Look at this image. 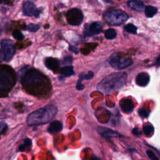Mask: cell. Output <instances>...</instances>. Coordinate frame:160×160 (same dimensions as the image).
<instances>
[{
  "mask_svg": "<svg viewBox=\"0 0 160 160\" xmlns=\"http://www.w3.org/2000/svg\"><path fill=\"white\" fill-rule=\"evenodd\" d=\"M98 132L99 134L102 136L104 138H116V137H119L121 135L117 132L116 131H113L112 129L106 128V127H102L99 126L97 128Z\"/></svg>",
  "mask_w": 160,
  "mask_h": 160,
  "instance_id": "obj_11",
  "label": "cell"
},
{
  "mask_svg": "<svg viewBox=\"0 0 160 160\" xmlns=\"http://www.w3.org/2000/svg\"><path fill=\"white\" fill-rule=\"evenodd\" d=\"M94 76V72L92 71H89L88 73H84V79H90Z\"/></svg>",
  "mask_w": 160,
  "mask_h": 160,
  "instance_id": "obj_27",
  "label": "cell"
},
{
  "mask_svg": "<svg viewBox=\"0 0 160 160\" xmlns=\"http://www.w3.org/2000/svg\"><path fill=\"white\" fill-rule=\"evenodd\" d=\"M4 61V56L1 49H0V62Z\"/></svg>",
  "mask_w": 160,
  "mask_h": 160,
  "instance_id": "obj_32",
  "label": "cell"
},
{
  "mask_svg": "<svg viewBox=\"0 0 160 160\" xmlns=\"http://www.w3.org/2000/svg\"><path fill=\"white\" fill-rule=\"evenodd\" d=\"M11 2V0H0V4H9Z\"/></svg>",
  "mask_w": 160,
  "mask_h": 160,
  "instance_id": "obj_33",
  "label": "cell"
},
{
  "mask_svg": "<svg viewBox=\"0 0 160 160\" xmlns=\"http://www.w3.org/2000/svg\"><path fill=\"white\" fill-rule=\"evenodd\" d=\"M39 28H40V26L39 24L31 23L26 26V29L31 32H36L39 29Z\"/></svg>",
  "mask_w": 160,
  "mask_h": 160,
  "instance_id": "obj_22",
  "label": "cell"
},
{
  "mask_svg": "<svg viewBox=\"0 0 160 160\" xmlns=\"http://www.w3.org/2000/svg\"><path fill=\"white\" fill-rule=\"evenodd\" d=\"M142 130L146 135L149 136L154 132V127L151 124H146L143 126Z\"/></svg>",
  "mask_w": 160,
  "mask_h": 160,
  "instance_id": "obj_20",
  "label": "cell"
},
{
  "mask_svg": "<svg viewBox=\"0 0 160 160\" xmlns=\"http://www.w3.org/2000/svg\"><path fill=\"white\" fill-rule=\"evenodd\" d=\"M72 61V58L71 56H67L65 57L63 60L62 61V64H71Z\"/></svg>",
  "mask_w": 160,
  "mask_h": 160,
  "instance_id": "obj_26",
  "label": "cell"
},
{
  "mask_svg": "<svg viewBox=\"0 0 160 160\" xmlns=\"http://www.w3.org/2000/svg\"><path fill=\"white\" fill-rule=\"evenodd\" d=\"M91 160H100L99 159V158H98L97 156H93L92 158H91Z\"/></svg>",
  "mask_w": 160,
  "mask_h": 160,
  "instance_id": "obj_35",
  "label": "cell"
},
{
  "mask_svg": "<svg viewBox=\"0 0 160 160\" xmlns=\"http://www.w3.org/2000/svg\"><path fill=\"white\" fill-rule=\"evenodd\" d=\"M21 82L24 88L29 92L34 93L44 92L49 86L47 77L41 72L33 68H30L24 72Z\"/></svg>",
  "mask_w": 160,
  "mask_h": 160,
  "instance_id": "obj_1",
  "label": "cell"
},
{
  "mask_svg": "<svg viewBox=\"0 0 160 160\" xmlns=\"http://www.w3.org/2000/svg\"><path fill=\"white\" fill-rule=\"evenodd\" d=\"M149 113H150V111L146 110L144 108H141L138 111L139 115L142 118H148L149 115Z\"/></svg>",
  "mask_w": 160,
  "mask_h": 160,
  "instance_id": "obj_23",
  "label": "cell"
},
{
  "mask_svg": "<svg viewBox=\"0 0 160 160\" xmlns=\"http://www.w3.org/2000/svg\"><path fill=\"white\" fill-rule=\"evenodd\" d=\"M126 79V72H114L102 79L98 84L97 89L103 94H109L123 87Z\"/></svg>",
  "mask_w": 160,
  "mask_h": 160,
  "instance_id": "obj_2",
  "label": "cell"
},
{
  "mask_svg": "<svg viewBox=\"0 0 160 160\" xmlns=\"http://www.w3.org/2000/svg\"><path fill=\"white\" fill-rule=\"evenodd\" d=\"M62 124L59 121H52L48 128V131L51 134H54L60 132L62 129Z\"/></svg>",
  "mask_w": 160,
  "mask_h": 160,
  "instance_id": "obj_15",
  "label": "cell"
},
{
  "mask_svg": "<svg viewBox=\"0 0 160 160\" xmlns=\"http://www.w3.org/2000/svg\"><path fill=\"white\" fill-rule=\"evenodd\" d=\"M25 149H26V148L24 147V146H23L22 144L20 145L19 147V149L21 151H24L25 150Z\"/></svg>",
  "mask_w": 160,
  "mask_h": 160,
  "instance_id": "obj_34",
  "label": "cell"
},
{
  "mask_svg": "<svg viewBox=\"0 0 160 160\" xmlns=\"http://www.w3.org/2000/svg\"><path fill=\"white\" fill-rule=\"evenodd\" d=\"M1 50L4 56V61L6 62L10 61L16 52L15 46L12 41L11 39H3L1 42Z\"/></svg>",
  "mask_w": 160,
  "mask_h": 160,
  "instance_id": "obj_7",
  "label": "cell"
},
{
  "mask_svg": "<svg viewBox=\"0 0 160 160\" xmlns=\"http://www.w3.org/2000/svg\"><path fill=\"white\" fill-rule=\"evenodd\" d=\"M69 49L71 51H72V52H74L76 54H78L79 52V49L78 48L75 47V46H69Z\"/></svg>",
  "mask_w": 160,
  "mask_h": 160,
  "instance_id": "obj_31",
  "label": "cell"
},
{
  "mask_svg": "<svg viewBox=\"0 0 160 160\" xmlns=\"http://www.w3.org/2000/svg\"><path fill=\"white\" fill-rule=\"evenodd\" d=\"M76 88L78 90H82L84 88V85L82 83V81L79 79L76 84Z\"/></svg>",
  "mask_w": 160,
  "mask_h": 160,
  "instance_id": "obj_28",
  "label": "cell"
},
{
  "mask_svg": "<svg viewBox=\"0 0 160 160\" xmlns=\"http://www.w3.org/2000/svg\"><path fill=\"white\" fill-rule=\"evenodd\" d=\"M156 62H157V64H159V56L157 58Z\"/></svg>",
  "mask_w": 160,
  "mask_h": 160,
  "instance_id": "obj_36",
  "label": "cell"
},
{
  "mask_svg": "<svg viewBox=\"0 0 160 160\" xmlns=\"http://www.w3.org/2000/svg\"><path fill=\"white\" fill-rule=\"evenodd\" d=\"M132 132L133 134H134V135H136V136L141 135V134H142L141 131H140L139 129L138 128H137V127L133 128V129H132Z\"/></svg>",
  "mask_w": 160,
  "mask_h": 160,
  "instance_id": "obj_29",
  "label": "cell"
},
{
  "mask_svg": "<svg viewBox=\"0 0 160 160\" xmlns=\"http://www.w3.org/2000/svg\"><path fill=\"white\" fill-rule=\"evenodd\" d=\"M104 35L108 39H113L116 37L117 33L114 29H109L106 31Z\"/></svg>",
  "mask_w": 160,
  "mask_h": 160,
  "instance_id": "obj_19",
  "label": "cell"
},
{
  "mask_svg": "<svg viewBox=\"0 0 160 160\" xmlns=\"http://www.w3.org/2000/svg\"><path fill=\"white\" fill-rule=\"evenodd\" d=\"M1 31L0 30V34H1Z\"/></svg>",
  "mask_w": 160,
  "mask_h": 160,
  "instance_id": "obj_37",
  "label": "cell"
},
{
  "mask_svg": "<svg viewBox=\"0 0 160 160\" xmlns=\"http://www.w3.org/2000/svg\"><path fill=\"white\" fill-rule=\"evenodd\" d=\"M61 74L64 77H69L75 74L72 66H67L61 69Z\"/></svg>",
  "mask_w": 160,
  "mask_h": 160,
  "instance_id": "obj_17",
  "label": "cell"
},
{
  "mask_svg": "<svg viewBox=\"0 0 160 160\" xmlns=\"http://www.w3.org/2000/svg\"><path fill=\"white\" fill-rule=\"evenodd\" d=\"M87 26H84V34L86 36H92L94 35L98 34L101 32L102 28V23L98 21L93 22L89 24H87Z\"/></svg>",
  "mask_w": 160,
  "mask_h": 160,
  "instance_id": "obj_10",
  "label": "cell"
},
{
  "mask_svg": "<svg viewBox=\"0 0 160 160\" xmlns=\"http://www.w3.org/2000/svg\"><path fill=\"white\" fill-rule=\"evenodd\" d=\"M124 30L132 34H136L137 33V28L132 24H128L124 26Z\"/></svg>",
  "mask_w": 160,
  "mask_h": 160,
  "instance_id": "obj_21",
  "label": "cell"
},
{
  "mask_svg": "<svg viewBox=\"0 0 160 160\" xmlns=\"http://www.w3.org/2000/svg\"><path fill=\"white\" fill-rule=\"evenodd\" d=\"M16 81V76L14 70L9 66L0 65V93L9 92Z\"/></svg>",
  "mask_w": 160,
  "mask_h": 160,
  "instance_id": "obj_4",
  "label": "cell"
},
{
  "mask_svg": "<svg viewBox=\"0 0 160 160\" xmlns=\"http://www.w3.org/2000/svg\"><path fill=\"white\" fill-rule=\"evenodd\" d=\"M44 64L49 69L56 71L59 66V61L56 58L48 57L44 59Z\"/></svg>",
  "mask_w": 160,
  "mask_h": 160,
  "instance_id": "obj_14",
  "label": "cell"
},
{
  "mask_svg": "<svg viewBox=\"0 0 160 160\" xmlns=\"http://www.w3.org/2000/svg\"><path fill=\"white\" fill-rule=\"evenodd\" d=\"M58 113V109L53 105H47L29 114L27 118L28 126H39L49 122Z\"/></svg>",
  "mask_w": 160,
  "mask_h": 160,
  "instance_id": "obj_3",
  "label": "cell"
},
{
  "mask_svg": "<svg viewBox=\"0 0 160 160\" xmlns=\"http://www.w3.org/2000/svg\"><path fill=\"white\" fill-rule=\"evenodd\" d=\"M22 11L25 16L39 17L40 15V10L38 9L36 6L30 1H26L23 3Z\"/></svg>",
  "mask_w": 160,
  "mask_h": 160,
  "instance_id": "obj_9",
  "label": "cell"
},
{
  "mask_svg": "<svg viewBox=\"0 0 160 160\" xmlns=\"http://www.w3.org/2000/svg\"><path fill=\"white\" fill-rule=\"evenodd\" d=\"M66 18L69 24L72 26H78L83 20V14L79 9L72 8L68 11Z\"/></svg>",
  "mask_w": 160,
  "mask_h": 160,
  "instance_id": "obj_8",
  "label": "cell"
},
{
  "mask_svg": "<svg viewBox=\"0 0 160 160\" xmlns=\"http://www.w3.org/2000/svg\"><path fill=\"white\" fill-rule=\"evenodd\" d=\"M14 38L18 40H22L24 38V36L22 32L19 30H15L12 32Z\"/></svg>",
  "mask_w": 160,
  "mask_h": 160,
  "instance_id": "obj_24",
  "label": "cell"
},
{
  "mask_svg": "<svg viewBox=\"0 0 160 160\" xmlns=\"http://www.w3.org/2000/svg\"><path fill=\"white\" fill-rule=\"evenodd\" d=\"M105 21L112 26H119L125 22L129 18L128 14L121 9H112L104 12Z\"/></svg>",
  "mask_w": 160,
  "mask_h": 160,
  "instance_id": "obj_5",
  "label": "cell"
},
{
  "mask_svg": "<svg viewBox=\"0 0 160 160\" xmlns=\"http://www.w3.org/2000/svg\"><path fill=\"white\" fill-rule=\"evenodd\" d=\"M109 63L113 68L121 70L130 66L132 64V61L128 58H121L116 52H114L109 58Z\"/></svg>",
  "mask_w": 160,
  "mask_h": 160,
  "instance_id": "obj_6",
  "label": "cell"
},
{
  "mask_svg": "<svg viewBox=\"0 0 160 160\" xmlns=\"http://www.w3.org/2000/svg\"><path fill=\"white\" fill-rule=\"evenodd\" d=\"M119 104L121 109L123 112L126 113H129L132 111L134 109V104L131 99L124 98L121 100Z\"/></svg>",
  "mask_w": 160,
  "mask_h": 160,
  "instance_id": "obj_12",
  "label": "cell"
},
{
  "mask_svg": "<svg viewBox=\"0 0 160 160\" xmlns=\"http://www.w3.org/2000/svg\"><path fill=\"white\" fill-rule=\"evenodd\" d=\"M128 4L131 9L137 11H142L144 8V4L141 0H130Z\"/></svg>",
  "mask_w": 160,
  "mask_h": 160,
  "instance_id": "obj_16",
  "label": "cell"
},
{
  "mask_svg": "<svg viewBox=\"0 0 160 160\" xmlns=\"http://www.w3.org/2000/svg\"><path fill=\"white\" fill-rule=\"evenodd\" d=\"M150 80L149 74L146 72H141L138 74L136 78V82L139 86H146Z\"/></svg>",
  "mask_w": 160,
  "mask_h": 160,
  "instance_id": "obj_13",
  "label": "cell"
},
{
  "mask_svg": "<svg viewBox=\"0 0 160 160\" xmlns=\"http://www.w3.org/2000/svg\"><path fill=\"white\" fill-rule=\"evenodd\" d=\"M32 144V142H31V140L30 139H26L24 141V144H22L24 146V147L26 148V147H29V146H31Z\"/></svg>",
  "mask_w": 160,
  "mask_h": 160,
  "instance_id": "obj_30",
  "label": "cell"
},
{
  "mask_svg": "<svg viewBox=\"0 0 160 160\" xmlns=\"http://www.w3.org/2000/svg\"><path fill=\"white\" fill-rule=\"evenodd\" d=\"M146 154L148 156V158L149 159H151V160H159V158L156 156L155 153L152 151L151 150H148L146 151Z\"/></svg>",
  "mask_w": 160,
  "mask_h": 160,
  "instance_id": "obj_25",
  "label": "cell"
},
{
  "mask_svg": "<svg viewBox=\"0 0 160 160\" xmlns=\"http://www.w3.org/2000/svg\"><path fill=\"white\" fill-rule=\"evenodd\" d=\"M158 12V8L152 6H147L145 8V14L148 18L153 17Z\"/></svg>",
  "mask_w": 160,
  "mask_h": 160,
  "instance_id": "obj_18",
  "label": "cell"
}]
</instances>
